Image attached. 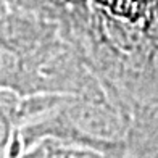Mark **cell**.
<instances>
[{
    "instance_id": "obj_3",
    "label": "cell",
    "mask_w": 158,
    "mask_h": 158,
    "mask_svg": "<svg viewBox=\"0 0 158 158\" xmlns=\"http://www.w3.org/2000/svg\"><path fill=\"white\" fill-rule=\"evenodd\" d=\"M26 106L21 152L42 139H56L123 158L129 105L105 87L79 95L26 97Z\"/></svg>"
},
{
    "instance_id": "obj_7",
    "label": "cell",
    "mask_w": 158,
    "mask_h": 158,
    "mask_svg": "<svg viewBox=\"0 0 158 158\" xmlns=\"http://www.w3.org/2000/svg\"><path fill=\"white\" fill-rule=\"evenodd\" d=\"M8 10H10V8H8V5H6L5 0H0V16L5 15V13L8 11Z\"/></svg>"
},
{
    "instance_id": "obj_5",
    "label": "cell",
    "mask_w": 158,
    "mask_h": 158,
    "mask_svg": "<svg viewBox=\"0 0 158 158\" xmlns=\"http://www.w3.org/2000/svg\"><path fill=\"white\" fill-rule=\"evenodd\" d=\"M26 97L0 89V158L21 153V127L26 119Z\"/></svg>"
},
{
    "instance_id": "obj_6",
    "label": "cell",
    "mask_w": 158,
    "mask_h": 158,
    "mask_svg": "<svg viewBox=\"0 0 158 158\" xmlns=\"http://www.w3.org/2000/svg\"><path fill=\"white\" fill-rule=\"evenodd\" d=\"M15 158H121L94 148L64 143L56 139H42Z\"/></svg>"
},
{
    "instance_id": "obj_4",
    "label": "cell",
    "mask_w": 158,
    "mask_h": 158,
    "mask_svg": "<svg viewBox=\"0 0 158 158\" xmlns=\"http://www.w3.org/2000/svg\"><path fill=\"white\" fill-rule=\"evenodd\" d=\"M10 10L23 11L58 24L76 47L89 24V0H5Z\"/></svg>"
},
{
    "instance_id": "obj_2",
    "label": "cell",
    "mask_w": 158,
    "mask_h": 158,
    "mask_svg": "<svg viewBox=\"0 0 158 158\" xmlns=\"http://www.w3.org/2000/svg\"><path fill=\"white\" fill-rule=\"evenodd\" d=\"M0 89L21 97L103 89L58 24L23 11L0 16Z\"/></svg>"
},
{
    "instance_id": "obj_1",
    "label": "cell",
    "mask_w": 158,
    "mask_h": 158,
    "mask_svg": "<svg viewBox=\"0 0 158 158\" xmlns=\"http://www.w3.org/2000/svg\"><path fill=\"white\" fill-rule=\"evenodd\" d=\"M77 52L103 87L129 105L158 55V0H89Z\"/></svg>"
}]
</instances>
